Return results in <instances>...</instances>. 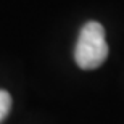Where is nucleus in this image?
I'll return each instance as SVG.
<instances>
[{
    "label": "nucleus",
    "mask_w": 124,
    "mask_h": 124,
    "mask_svg": "<svg viewBox=\"0 0 124 124\" xmlns=\"http://www.w3.org/2000/svg\"><path fill=\"white\" fill-rule=\"evenodd\" d=\"M108 56V44L105 29L97 21H89L79 32L78 42L74 47V60L79 68L95 69Z\"/></svg>",
    "instance_id": "f257e3e1"
},
{
    "label": "nucleus",
    "mask_w": 124,
    "mask_h": 124,
    "mask_svg": "<svg viewBox=\"0 0 124 124\" xmlns=\"http://www.w3.org/2000/svg\"><path fill=\"white\" fill-rule=\"evenodd\" d=\"M11 108V97L7 90H0V123L8 116Z\"/></svg>",
    "instance_id": "f03ea898"
}]
</instances>
